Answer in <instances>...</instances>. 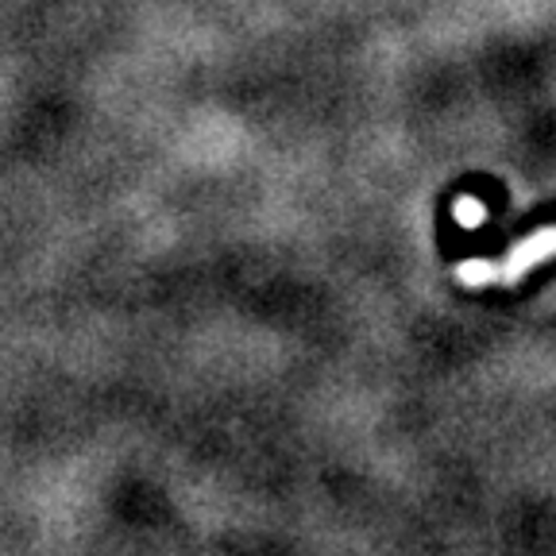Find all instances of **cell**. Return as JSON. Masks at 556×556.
<instances>
[{
	"mask_svg": "<svg viewBox=\"0 0 556 556\" xmlns=\"http://www.w3.org/2000/svg\"><path fill=\"white\" fill-rule=\"evenodd\" d=\"M452 213H456V220H460L464 228H479V225H483V217H486V205L479 198H460Z\"/></svg>",
	"mask_w": 556,
	"mask_h": 556,
	"instance_id": "obj_2",
	"label": "cell"
},
{
	"mask_svg": "<svg viewBox=\"0 0 556 556\" xmlns=\"http://www.w3.org/2000/svg\"><path fill=\"white\" fill-rule=\"evenodd\" d=\"M556 255V225L541 228V232H533L530 240H518L510 248V255L506 260H468L456 267V282L460 287H514L518 278H526L533 267H541L545 260H553Z\"/></svg>",
	"mask_w": 556,
	"mask_h": 556,
	"instance_id": "obj_1",
	"label": "cell"
}]
</instances>
